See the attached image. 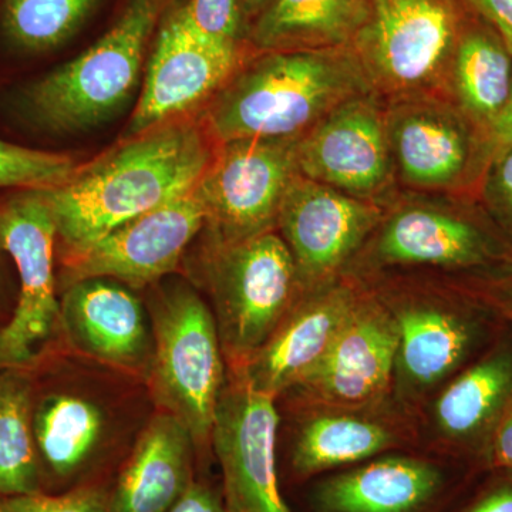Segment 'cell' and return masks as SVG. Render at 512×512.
I'll use <instances>...</instances> for the list:
<instances>
[{
    "instance_id": "f546056e",
    "label": "cell",
    "mask_w": 512,
    "mask_h": 512,
    "mask_svg": "<svg viewBox=\"0 0 512 512\" xmlns=\"http://www.w3.org/2000/svg\"><path fill=\"white\" fill-rule=\"evenodd\" d=\"M76 168L67 154L35 150L0 138V191L59 187L72 177Z\"/></svg>"
},
{
    "instance_id": "7c38bea8",
    "label": "cell",
    "mask_w": 512,
    "mask_h": 512,
    "mask_svg": "<svg viewBox=\"0 0 512 512\" xmlns=\"http://www.w3.org/2000/svg\"><path fill=\"white\" fill-rule=\"evenodd\" d=\"M512 409V323L420 410V448L487 468L498 427Z\"/></svg>"
},
{
    "instance_id": "30bf717a",
    "label": "cell",
    "mask_w": 512,
    "mask_h": 512,
    "mask_svg": "<svg viewBox=\"0 0 512 512\" xmlns=\"http://www.w3.org/2000/svg\"><path fill=\"white\" fill-rule=\"evenodd\" d=\"M299 138H238L218 144L200 183L204 238L228 242L276 231L286 188L298 171Z\"/></svg>"
},
{
    "instance_id": "6da1fadb",
    "label": "cell",
    "mask_w": 512,
    "mask_h": 512,
    "mask_svg": "<svg viewBox=\"0 0 512 512\" xmlns=\"http://www.w3.org/2000/svg\"><path fill=\"white\" fill-rule=\"evenodd\" d=\"M218 144L201 116H185L128 138L66 183L42 190L66 259L126 222L197 187Z\"/></svg>"
},
{
    "instance_id": "cb8c5ba5",
    "label": "cell",
    "mask_w": 512,
    "mask_h": 512,
    "mask_svg": "<svg viewBox=\"0 0 512 512\" xmlns=\"http://www.w3.org/2000/svg\"><path fill=\"white\" fill-rule=\"evenodd\" d=\"M376 0H272L251 23L252 52L352 46Z\"/></svg>"
},
{
    "instance_id": "f35d334b",
    "label": "cell",
    "mask_w": 512,
    "mask_h": 512,
    "mask_svg": "<svg viewBox=\"0 0 512 512\" xmlns=\"http://www.w3.org/2000/svg\"><path fill=\"white\" fill-rule=\"evenodd\" d=\"M271 2L272 0H242L245 18L248 20L249 28H251V23L254 22L256 16H258L259 13H261L262 10H264Z\"/></svg>"
},
{
    "instance_id": "1f68e13d",
    "label": "cell",
    "mask_w": 512,
    "mask_h": 512,
    "mask_svg": "<svg viewBox=\"0 0 512 512\" xmlns=\"http://www.w3.org/2000/svg\"><path fill=\"white\" fill-rule=\"evenodd\" d=\"M477 197L495 227L512 244V148L493 158Z\"/></svg>"
},
{
    "instance_id": "5bb4252c",
    "label": "cell",
    "mask_w": 512,
    "mask_h": 512,
    "mask_svg": "<svg viewBox=\"0 0 512 512\" xmlns=\"http://www.w3.org/2000/svg\"><path fill=\"white\" fill-rule=\"evenodd\" d=\"M397 349L399 338L392 316L363 285L328 353L281 399L292 410L384 402L393 397Z\"/></svg>"
},
{
    "instance_id": "484cf974",
    "label": "cell",
    "mask_w": 512,
    "mask_h": 512,
    "mask_svg": "<svg viewBox=\"0 0 512 512\" xmlns=\"http://www.w3.org/2000/svg\"><path fill=\"white\" fill-rule=\"evenodd\" d=\"M32 423L42 481H66L79 474L99 450L106 431L96 403L66 392L33 402Z\"/></svg>"
},
{
    "instance_id": "83f0119b",
    "label": "cell",
    "mask_w": 512,
    "mask_h": 512,
    "mask_svg": "<svg viewBox=\"0 0 512 512\" xmlns=\"http://www.w3.org/2000/svg\"><path fill=\"white\" fill-rule=\"evenodd\" d=\"M33 402L30 377L22 369H0V497L42 491Z\"/></svg>"
},
{
    "instance_id": "52a82bcc",
    "label": "cell",
    "mask_w": 512,
    "mask_h": 512,
    "mask_svg": "<svg viewBox=\"0 0 512 512\" xmlns=\"http://www.w3.org/2000/svg\"><path fill=\"white\" fill-rule=\"evenodd\" d=\"M151 329L154 399L190 431L195 448H208L227 382V362L210 306L191 285L174 282L154 302Z\"/></svg>"
},
{
    "instance_id": "ffe728a7",
    "label": "cell",
    "mask_w": 512,
    "mask_h": 512,
    "mask_svg": "<svg viewBox=\"0 0 512 512\" xmlns=\"http://www.w3.org/2000/svg\"><path fill=\"white\" fill-rule=\"evenodd\" d=\"M245 57L224 55L202 45L185 32L168 6L131 120V137L202 110Z\"/></svg>"
},
{
    "instance_id": "f1b7e54d",
    "label": "cell",
    "mask_w": 512,
    "mask_h": 512,
    "mask_svg": "<svg viewBox=\"0 0 512 512\" xmlns=\"http://www.w3.org/2000/svg\"><path fill=\"white\" fill-rule=\"evenodd\" d=\"M170 12L185 32L202 45L235 57H245L252 52L248 46L249 25L242 0L171 2Z\"/></svg>"
},
{
    "instance_id": "3957f363",
    "label": "cell",
    "mask_w": 512,
    "mask_h": 512,
    "mask_svg": "<svg viewBox=\"0 0 512 512\" xmlns=\"http://www.w3.org/2000/svg\"><path fill=\"white\" fill-rule=\"evenodd\" d=\"M173 0H127L119 19L76 59L0 92V126L53 138L100 123L140 79L151 37Z\"/></svg>"
},
{
    "instance_id": "2e32d148",
    "label": "cell",
    "mask_w": 512,
    "mask_h": 512,
    "mask_svg": "<svg viewBox=\"0 0 512 512\" xmlns=\"http://www.w3.org/2000/svg\"><path fill=\"white\" fill-rule=\"evenodd\" d=\"M279 421L276 400L227 373L215 410L211 446L220 463L222 500L228 512H292L279 488Z\"/></svg>"
},
{
    "instance_id": "8fae6325",
    "label": "cell",
    "mask_w": 512,
    "mask_h": 512,
    "mask_svg": "<svg viewBox=\"0 0 512 512\" xmlns=\"http://www.w3.org/2000/svg\"><path fill=\"white\" fill-rule=\"evenodd\" d=\"M55 222L42 190L0 191V244L18 275L9 322L0 328V369H22L36 356L57 320Z\"/></svg>"
},
{
    "instance_id": "e575fe53",
    "label": "cell",
    "mask_w": 512,
    "mask_h": 512,
    "mask_svg": "<svg viewBox=\"0 0 512 512\" xmlns=\"http://www.w3.org/2000/svg\"><path fill=\"white\" fill-rule=\"evenodd\" d=\"M460 3L487 23L512 53V0H460Z\"/></svg>"
},
{
    "instance_id": "4dcf8cb0",
    "label": "cell",
    "mask_w": 512,
    "mask_h": 512,
    "mask_svg": "<svg viewBox=\"0 0 512 512\" xmlns=\"http://www.w3.org/2000/svg\"><path fill=\"white\" fill-rule=\"evenodd\" d=\"M2 512H110V494L99 487H80L64 494L0 497Z\"/></svg>"
},
{
    "instance_id": "9c48e42d",
    "label": "cell",
    "mask_w": 512,
    "mask_h": 512,
    "mask_svg": "<svg viewBox=\"0 0 512 512\" xmlns=\"http://www.w3.org/2000/svg\"><path fill=\"white\" fill-rule=\"evenodd\" d=\"M399 190L477 195L491 163L484 131L444 93L386 100Z\"/></svg>"
},
{
    "instance_id": "60d3db41",
    "label": "cell",
    "mask_w": 512,
    "mask_h": 512,
    "mask_svg": "<svg viewBox=\"0 0 512 512\" xmlns=\"http://www.w3.org/2000/svg\"><path fill=\"white\" fill-rule=\"evenodd\" d=\"M0 512H2V511H0Z\"/></svg>"
},
{
    "instance_id": "277c9868",
    "label": "cell",
    "mask_w": 512,
    "mask_h": 512,
    "mask_svg": "<svg viewBox=\"0 0 512 512\" xmlns=\"http://www.w3.org/2000/svg\"><path fill=\"white\" fill-rule=\"evenodd\" d=\"M363 285L375 293L396 325L399 349L393 397L417 416L507 323L450 278L397 275Z\"/></svg>"
},
{
    "instance_id": "7a4b0ae2",
    "label": "cell",
    "mask_w": 512,
    "mask_h": 512,
    "mask_svg": "<svg viewBox=\"0 0 512 512\" xmlns=\"http://www.w3.org/2000/svg\"><path fill=\"white\" fill-rule=\"evenodd\" d=\"M372 90L353 46L251 52L200 116L217 144L301 138L340 104Z\"/></svg>"
},
{
    "instance_id": "4fadbf2b",
    "label": "cell",
    "mask_w": 512,
    "mask_h": 512,
    "mask_svg": "<svg viewBox=\"0 0 512 512\" xmlns=\"http://www.w3.org/2000/svg\"><path fill=\"white\" fill-rule=\"evenodd\" d=\"M299 174L360 200L384 205L399 191L386 123V99L352 97L296 144Z\"/></svg>"
},
{
    "instance_id": "8992f818",
    "label": "cell",
    "mask_w": 512,
    "mask_h": 512,
    "mask_svg": "<svg viewBox=\"0 0 512 512\" xmlns=\"http://www.w3.org/2000/svg\"><path fill=\"white\" fill-rule=\"evenodd\" d=\"M201 275L228 369L264 346L302 291L291 252L276 231L228 244L205 238Z\"/></svg>"
},
{
    "instance_id": "ac0fdd59",
    "label": "cell",
    "mask_w": 512,
    "mask_h": 512,
    "mask_svg": "<svg viewBox=\"0 0 512 512\" xmlns=\"http://www.w3.org/2000/svg\"><path fill=\"white\" fill-rule=\"evenodd\" d=\"M293 412L291 467L299 478L420 448L419 416L394 397L365 406L302 407Z\"/></svg>"
},
{
    "instance_id": "d6a6232c",
    "label": "cell",
    "mask_w": 512,
    "mask_h": 512,
    "mask_svg": "<svg viewBox=\"0 0 512 512\" xmlns=\"http://www.w3.org/2000/svg\"><path fill=\"white\" fill-rule=\"evenodd\" d=\"M450 279L512 323V258L481 274Z\"/></svg>"
},
{
    "instance_id": "5b68a950",
    "label": "cell",
    "mask_w": 512,
    "mask_h": 512,
    "mask_svg": "<svg viewBox=\"0 0 512 512\" xmlns=\"http://www.w3.org/2000/svg\"><path fill=\"white\" fill-rule=\"evenodd\" d=\"M512 258L473 194L399 190L345 274L366 284L397 275L463 278Z\"/></svg>"
},
{
    "instance_id": "ab89813d",
    "label": "cell",
    "mask_w": 512,
    "mask_h": 512,
    "mask_svg": "<svg viewBox=\"0 0 512 512\" xmlns=\"http://www.w3.org/2000/svg\"><path fill=\"white\" fill-rule=\"evenodd\" d=\"M6 251L3 249L2 244H0V255H5Z\"/></svg>"
},
{
    "instance_id": "9a60e30c",
    "label": "cell",
    "mask_w": 512,
    "mask_h": 512,
    "mask_svg": "<svg viewBox=\"0 0 512 512\" xmlns=\"http://www.w3.org/2000/svg\"><path fill=\"white\" fill-rule=\"evenodd\" d=\"M382 214L383 205L377 202L296 174L279 208L276 232L291 252L301 288L345 274Z\"/></svg>"
},
{
    "instance_id": "44dd1931",
    "label": "cell",
    "mask_w": 512,
    "mask_h": 512,
    "mask_svg": "<svg viewBox=\"0 0 512 512\" xmlns=\"http://www.w3.org/2000/svg\"><path fill=\"white\" fill-rule=\"evenodd\" d=\"M59 320L80 352L120 369L150 373L153 329L140 301L120 282L92 278L66 286Z\"/></svg>"
},
{
    "instance_id": "74e56055",
    "label": "cell",
    "mask_w": 512,
    "mask_h": 512,
    "mask_svg": "<svg viewBox=\"0 0 512 512\" xmlns=\"http://www.w3.org/2000/svg\"><path fill=\"white\" fill-rule=\"evenodd\" d=\"M487 470L507 471L512 474V409L495 433L488 451Z\"/></svg>"
},
{
    "instance_id": "ba28073f",
    "label": "cell",
    "mask_w": 512,
    "mask_h": 512,
    "mask_svg": "<svg viewBox=\"0 0 512 512\" xmlns=\"http://www.w3.org/2000/svg\"><path fill=\"white\" fill-rule=\"evenodd\" d=\"M460 0H376L353 49L386 100L447 94L448 73L467 18Z\"/></svg>"
},
{
    "instance_id": "836d02e7",
    "label": "cell",
    "mask_w": 512,
    "mask_h": 512,
    "mask_svg": "<svg viewBox=\"0 0 512 512\" xmlns=\"http://www.w3.org/2000/svg\"><path fill=\"white\" fill-rule=\"evenodd\" d=\"M491 476L458 512H512V474L490 470Z\"/></svg>"
},
{
    "instance_id": "4316f807",
    "label": "cell",
    "mask_w": 512,
    "mask_h": 512,
    "mask_svg": "<svg viewBox=\"0 0 512 512\" xmlns=\"http://www.w3.org/2000/svg\"><path fill=\"white\" fill-rule=\"evenodd\" d=\"M103 0H0V57L23 64L66 45Z\"/></svg>"
},
{
    "instance_id": "e0dca14e",
    "label": "cell",
    "mask_w": 512,
    "mask_h": 512,
    "mask_svg": "<svg viewBox=\"0 0 512 512\" xmlns=\"http://www.w3.org/2000/svg\"><path fill=\"white\" fill-rule=\"evenodd\" d=\"M204 225V207L192 188L66 259L62 284L66 288L92 278L113 279L133 289L156 284L178 268Z\"/></svg>"
},
{
    "instance_id": "603a6c76",
    "label": "cell",
    "mask_w": 512,
    "mask_h": 512,
    "mask_svg": "<svg viewBox=\"0 0 512 512\" xmlns=\"http://www.w3.org/2000/svg\"><path fill=\"white\" fill-rule=\"evenodd\" d=\"M194 440L171 414L161 412L138 437L110 494V512H168L194 483Z\"/></svg>"
},
{
    "instance_id": "7402d4cb",
    "label": "cell",
    "mask_w": 512,
    "mask_h": 512,
    "mask_svg": "<svg viewBox=\"0 0 512 512\" xmlns=\"http://www.w3.org/2000/svg\"><path fill=\"white\" fill-rule=\"evenodd\" d=\"M446 487L440 461L400 451L326 478L313 505L318 512H426Z\"/></svg>"
},
{
    "instance_id": "d4e9b609",
    "label": "cell",
    "mask_w": 512,
    "mask_h": 512,
    "mask_svg": "<svg viewBox=\"0 0 512 512\" xmlns=\"http://www.w3.org/2000/svg\"><path fill=\"white\" fill-rule=\"evenodd\" d=\"M511 86L512 53L487 23L468 12L451 60L447 96L485 134Z\"/></svg>"
},
{
    "instance_id": "d590c367",
    "label": "cell",
    "mask_w": 512,
    "mask_h": 512,
    "mask_svg": "<svg viewBox=\"0 0 512 512\" xmlns=\"http://www.w3.org/2000/svg\"><path fill=\"white\" fill-rule=\"evenodd\" d=\"M168 512H228L222 495L207 484L194 481Z\"/></svg>"
},
{
    "instance_id": "d6986e66",
    "label": "cell",
    "mask_w": 512,
    "mask_h": 512,
    "mask_svg": "<svg viewBox=\"0 0 512 512\" xmlns=\"http://www.w3.org/2000/svg\"><path fill=\"white\" fill-rule=\"evenodd\" d=\"M362 289L348 275L302 289L264 346L228 372L278 402L328 353Z\"/></svg>"
},
{
    "instance_id": "8d00e7d4",
    "label": "cell",
    "mask_w": 512,
    "mask_h": 512,
    "mask_svg": "<svg viewBox=\"0 0 512 512\" xmlns=\"http://www.w3.org/2000/svg\"><path fill=\"white\" fill-rule=\"evenodd\" d=\"M485 140H487L488 151H490L491 161L498 154L512 148V86L510 96L505 101L503 110L500 111L488 130L485 131Z\"/></svg>"
}]
</instances>
